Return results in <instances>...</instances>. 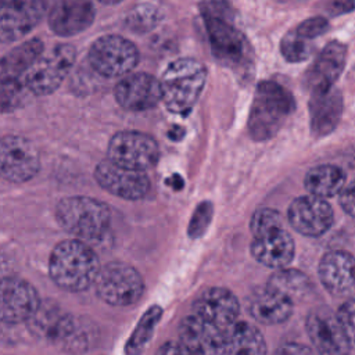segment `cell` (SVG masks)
Listing matches in <instances>:
<instances>
[{
  "mask_svg": "<svg viewBox=\"0 0 355 355\" xmlns=\"http://www.w3.org/2000/svg\"><path fill=\"white\" fill-rule=\"evenodd\" d=\"M193 312L222 330H226L237 320L240 305L230 290L209 287L197 297L193 304Z\"/></svg>",
  "mask_w": 355,
  "mask_h": 355,
  "instance_id": "ffe728a7",
  "label": "cell"
},
{
  "mask_svg": "<svg viewBox=\"0 0 355 355\" xmlns=\"http://www.w3.org/2000/svg\"><path fill=\"white\" fill-rule=\"evenodd\" d=\"M92 0H57L49 12V26L58 36H73L86 31L94 21Z\"/></svg>",
  "mask_w": 355,
  "mask_h": 355,
  "instance_id": "44dd1931",
  "label": "cell"
},
{
  "mask_svg": "<svg viewBox=\"0 0 355 355\" xmlns=\"http://www.w3.org/2000/svg\"><path fill=\"white\" fill-rule=\"evenodd\" d=\"M58 223L79 240L101 237L110 226V209L90 197H67L55 208Z\"/></svg>",
  "mask_w": 355,
  "mask_h": 355,
  "instance_id": "277c9868",
  "label": "cell"
},
{
  "mask_svg": "<svg viewBox=\"0 0 355 355\" xmlns=\"http://www.w3.org/2000/svg\"><path fill=\"white\" fill-rule=\"evenodd\" d=\"M282 226H283L282 215L272 208H259L258 211L254 212L250 220V230L252 236L276 229V227H282Z\"/></svg>",
  "mask_w": 355,
  "mask_h": 355,
  "instance_id": "836d02e7",
  "label": "cell"
},
{
  "mask_svg": "<svg viewBox=\"0 0 355 355\" xmlns=\"http://www.w3.org/2000/svg\"><path fill=\"white\" fill-rule=\"evenodd\" d=\"M179 341L191 355H225V330L197 316H186L179 326Z\"/></svg>",
  "mask_w": 355,
  "mask_h": 355,
  "instance_id": "e0dca14e",
  "label": "cell"
},
{
  "mask_svg": "<svg viewBox=\"0 0 355 355\" xmlns=\"http://www.w3.org/2000/svg\"><path fill=\"white\" fill-rule=\"evenodd\" d=\"M309 122L315 137L330 135L343 115V94L336 85L309 92Z\"/></svg>",
  "mask_w": 355,
  "mask_h": 355,
  "instance_id": "ac0fdd59",
  "label": "cell"
},
{
  "mask_svg": "<svg viewBox=\"0 0 355 355\" xmlns=\"http://www.w3.org/2000/svg\"><path fill=\"white\" fill-rule=\"evenodd\" d=\"M161 15L159 11L151 4H139L126 15L125 24L129 29L136 32H147L157 26Z\"/></svg>",
  "mask_w": 355,
  "mask_h": 355,
  "instance_id": "4dcf8cb0",
  "label": "cell"
},
{
  "mask_svg": "<svg viewBox=\"0 0 355 355\" xmlns=\"http://www.w3.org/2000/svg\"><path fill=\"white\" fill-rule=\"evenodd\" d=\"M329 28H330L329 21L324 17L316 15V17H311V18H306L302 22H300L294 31L298 35H301L302 37H305L308 40H313L318 36H322L323 33H326L329 31Z\"/></svg>",
  "mask_w": 355,
  "mask_h": 355,
  "instance_id": "e575fe53",
  "label": "cell"
},
{
  "mask_svg": "<svg viewBox=\"0 0 355 355\" xmlns=\"http://www.w3.org/2000/svg\"><path fill=\"white\" fill-rule=\"evenodd\" d=\"M39 304L37 293L28 282L18 277L0 279V322H28Z\"/></svg>",
  "mask_w": 355,
  "mask_h": 355,
  "instance_id": "9a60e30c",
  "label": "cell"
},
{
  "mask_svg": "<svg viewBox=\"0 0 355 355\" xmlns=\"http://www.w3.org/2000/svg\"><path fill=\"white\" fill-rule=\"evenodd\" d=\"M155 355H191V352L180 341H168L158 348Z\"/></svg>",
  "mask_w": 355,
  "mask_h": 355,
  "instance_id": "ab89813d",
  "label": "cell"
},
{
  "mask_svg": "<svg viewBox=\"0 0 355 355\" xmlns=\"http://www.w3.org/2000/svg\"><path fill=\"white\" fill-rule=\"evenodd\" d=\"M87 60L93 71L104 78H122L139 62V50L121 35H104L93 42Z\"/></svg>",
  "mask_w": 355,
  "mask_h": 355,
  "instance_id": "52a82bcc",
  "label": "cell"
},
{
  "mask_svg": "<svg viewBox=\"0 0 355 355\" xmlns=\"http://www.w3.org/2000/svg\"><path fill=\"white\" fill-rule=\"evenodd\" d=\"M28 323L35 334L51 341L72 343L78 333L75 320L53 304L40 302Z\"/></svg>",
  "mask_w": 355,
  "mask_h": 355,
  "instance_id": "d4e9b609",
  "label": "cell"
},
{
  "mask_svg": "<svg viewBox=\"0 0 355 355\" xmlns=\"http://www.w3.org/2000/svg\"><path fill=\"white\" fill-rule=\"evenodd\" d=\"M336 313L351 347H355V300L345 301Z\"/></svg>",
  "mask_w": 355,
  "mask_h": 355,
  "instance_id": "d590c367",
  "label": "cell"
},
{
  "mask_svg": "<svg viewBox=\"0 0 355 355\" xmlns=\"http://www.w3.org/2000/svg\"><path fill=\"white\" fill-rule=\"evenodd\" d=\"M100 3H103V4H105V6H114V4H118V3H121L122 0H98Z\"/></svg>",
  "mask_w": 355,
  "mask_h": 355,
  "instance_id": "60d3db41",
  "label": "cell"
},
{
  "mask_svg": "<svg viewBox=\"0 0 355 355\" xmlns=\"http://www.w3.org/2000/svg\"><path fill=\"white\" fill-rule=\"evenodd\" d=\"M161 312L162 311L158 306H153L151 309L147 311V313L143 316V319L137 324V329L129 341V345H128L129 354H135V355L139 354L141 348L147 344V341L151 337L153 329L161 316Z\"/></svg>",
  "mask_w": 355,
  "mask_h": 355,
  "instance_id": "1f68e13d",
  "label": "cell"
},
{
  "mask_svg": "<svg viewBox=\"0 0 355 355\" xmlns=\"http://www.w3.org/2000/svg\"><path fill=\"white\" fill-rule=\"evenodd\" d=\"M49 270L53 282L68 291H83L100 270L94 251L83 240H65L51 252Z\"/></svg>",
  "mask_w": 355,
  "mask_h": 355,
  "instance_id": "7a4b0ae2",
  "label": "cell"
},
{
  "mask_svg": "<svg viewBox=\"0 0 355 355\" xmlns=\"http://www.w3.org/2000/svg\"><path fill=\"white\" fill-rule=\"evenodd\" d=\"M26 92L29 90L21 79L0 82V112L17 110L22 104Z\"/></svg>",
  "mask_w": 355,
  "mask_h": 355,
  "instance_id": "d6a6232c",
  "label": "cell"
},
{
  "mask_svg": "<svg viewBox=\"0 0 355 355\" xmlns=\"http://www.w3.org/2000/svg\"><path fill=\"white\" fill-rule=\"evenodd\" d=\"M251 254L262 265L273 269L286 268L294 258L295 244L282 226L252 236Z\"/></svg>",
  "mask_w": 355,
  "mask_h": 355,
  "instance_id": "7402d4cb",
  "label": "cell"
},
{
  "mask_svg": "<svg viewBox=\"0 0 355 355\" xmlns=\"http://www.w3.org/2000/svg\"><path fill=\"white\" fill-rule=\"evenodd\" d=\"M320 6L327 15L337 17L351 12L355 8V0H322Z\"/></svg>",
  "mask_w": 355,
  "mask_h": 355,
  "instance_id": "8d00e7d4",
  "label": "cell"
},
{
  "mask_svg": "<svg viewBox=\"0 0 355 355\" xmlns=\"http://www.w3.org/2000/svg\"><path fill=\"white\" fill-rule=\"evenodd\" d=\"M348 57V47L340 40L329 42L305 73V86L308 90L329 87L336 85L343 73Z\"/></svg>",
  "mask_w": 355,
  "mask_h": 355,
  "instance_id": "d6986e66",
  "label": "cell"
},
{
  "mask_svg": "<svg viewBox=\"0 0 355 355\" xmlns=\"http://www.w3.org/2000/svg\"><path fill=\"white\" fill-rule=\"evenodd\" d=\"M268 286L279 290L294 302L309 291L311 282L301 270L280 268L269 277Z\"/></svg>",
  "mask_w": 355,
  "mask_h": 355,
  "instance_id": "f1b7e54d",
  "label": "cell"
},
{
  "mask_svg": "<svg viewBox=\"0 0 355 355\" xmlns=\"http://www.w3.org/2000/svg\"><path fill=\"white\" fill-rule=\"evenodd\" d=\"M202 17L215 58L237 73L248 71L252 67V49L245 36L229 19L208 14Z\"/></svg>",
  "mask_w": 355,
  "mask_h": 355,
  "instance_id": "5b68a950",
  "label": "cell"
},
{
  "mask_svg": "<svg viewBox=\"0 0 355 355\" xmlns=\"http://www.w3.org/2000/svg\"><path fill=\"white\" fill-rule=\"evenodd\" d=\"M94 178L104 190L125 200L143 198L150 190V179L144 171L125 168L108 158L96 166Z\"/></svg>",
  "mask_w": 355,
  "mask_h": 355,
  "instance_id": "4fadbf2b",
  "label": "cell"
},
{
  "mask_svg": "<svg viewBox=\"0 0 355 355\" xmlns=\"http://www.w3.org/2000/svg\"><path fill=\"white\" fill-rule=\"evenodd\" d=\"M245 306L257 322L262 324H280L291 316L294 302L279 290L266 284L252 288L245 297Z\"/></svg>",
  "mask_w": 355,
  "mask_h": 355,
  "instance_id": "603a6c76",
  "label": "cell"
},
{
  "mask_svg": "<svg viewBox=\"0 0 355 355\" xmlns=\"http://www.w3.org/2000/svg\"><path fill=\"white\" fill-rule=\"evenodd\" d=\"M47 0H11L0 6V42L12 43L28 35L44 17Z\"/></svg>",
  "mask_w": 355,
  "mask_h": 355,
  "instance_id": "7c38bea8",
  "label": "cell"
},
{
  "mask_svg": "<svg viewBox=\"0 0 355 355\" xmlns=\"http://www.w3.org/2000/svg\"><path fill=\"white\" fill-rule=\"evenodd\" d=\"M207 82V68L196 58L172 61L159 80L165 107L173 114H187L196 105Z\"/></svg>",
  "mask_w": 355,
  "mask_h": 355,
  "instance_id": "3957f363",
  "label": "cell"
},
{
  "mask_svg": "<svg viewBox=\"0 0 355 355\" xmlns=\"http://www.w3.org/2000/svg\"><path fill=\"white\" fill-rule=\"evenodd\" d=\"M225 355H266V343L262 333L252 324L236 320L225 330Z\"/></svg>",
  "mask_w": 355,
  "mask_h": 355,
  "instance_id": "484cf974",
  "label": "cell"
},
{
  "mask_svg": "<svg viewBox=\"0 0 355 355\" xmlns=\"http://www.w3.org/2000/svg\"><path fill=\"white\" fill-rule=\"evenodd\" d=\"M287 219L298 233L316 237L331 227L334 212L324 198L306 194L291 201L287 209Z\"/></svg>",
  "mask_w": 355,
  "mask_h": 355,
  "instance_id": "5bb4252c",
  "label": "cell"
},
{
  "mask_svg": "<svg viewBox=\"0 0 355 355\" xmlns=\"http://www.w3.org/2000/svg\"><path fill=\"white\" fill-rule=\"evenodd\" d=\"M295 110L294 96L275 80L257 85L248 115V132L254 140L273 137Z\"/></svg>",
  "mask_w": 355,
  "mask_h": 355,
  "instance_id": "6da1fadb",
  "label": "cell"
},
{
  "mask_svg": "<svg viewBox=\"0 0 355 355\" xmlns=\"http://www.w3.org/2000/svg\"><path fill=\"white\" fill-rule=\"evenodd\" d=\"M280 51L288 62H302L313 53V43L298 35L295 31L288 32L280 42Z\"/></svg>",
  "mask_w": 355,
  "mask_h": 355,
  "instance_id": "f546056e",
  "label": "cell"
},
{
  "mask_svg": "<svg viewBox=\"0 0 355 355\" xmlns=\"http://www.w3.org/2000/svg\"><path fill=\"white\" fill-rule=\"evenodd\" d=\"M40 166L39 153L26 137L8 135L0 139V176L10 182L33 178Z\"/></svg>",
  "mask_w": 355,
  "mask_h": 355,
  "instance_id": "8fae6325",
  "label": "cell"
},
{
  "mask_svg": "<svg viewBox=\"0 0 355 355\" xmlns=\"http://www.w3.org/2000/svg\"><path fill=\"white\" fill-rule=\"evenodd\" d=\"M43 50V42L39 39L26 40L10 50L0 58V82L21 79Z\"/></svg>",
  "mask_w": 355,
  "mask_h": 355,
  "instance_id": "4316f807",
  "label": "cell"
},
{
  "mask_svg": "<svg viewBox=\"0 0 355 355\" xmlns=\"http://www.w3.org/2000/svg\"><path fill=\"white\" fill-rule=\"evenodd\" d=\"M280 3H291V4H298V3H304L306 0H277Z\"/></svg>",
  "mask_w": 355,
  "mask_h": 355,
  "instance_id": "b9f144b4",
  "label": "cell"
},
{
  "mask_svg": "<svg viewBox=\"0 0 355 355\" xmlns=\"http://www.w3.org/2000/svg\"><path fill=\"white\" fill-rule=\"evenodd\" d=\"M94 283L98 297L114 306L133 305L144 290L141 275L123 262H111L101 268Z\"/></svg>",
  "mask_w": 355,
  "mask_h": 355,
  "instance_id": "ba28073f",
  "label": "cell"
},
{
  "mask_svg": "<svg viewBox=\"0 0 355 355\" xmlns=\"http://www.w3.org/2000/svg\"><path fill=\"white\" fill-rule=\"evenodd\" d=\"M273 355H315L312 349L298 343H286L280 345Z\"/></svg>",
  "mask_w": 355,
  "mask_h": 355,
  "instance_id": "f35d334b",
  "label": "cell"
},
{
  "mask_svg": "<svg viewBox=\"0 0 355 355\" xmlns=\"http://www.w3.org/2000/svg\"><path fill=\"white\" fill-rule=\"evenodd\" d=\"M159 148L157 141L143 132L122 130L108 143V159L125 168L147 171L157 164Z\"/></svg>",
  "mask_w": 355,
  "mask_h": 355,
  "instance_id": "9c48e42d",
  "label": "cell"
},
{
  "mask_svg": "<svg viewBox=\"0 0 355 355\" xmlns=\"http://www.w3.org/2000/svg\"><path fill=\"white\" fill-rule=\"evenodd\" d=\"M115 100L128 111H146L162 100L159 80L146 72L128 73L116 83Z\"/></svg>",
  "mask_w": 355,
  "mask_h": 355,
  "instance_id": "2e32d148",
  "label": "cell"
},
{
  "mask_svg": "<svg viewBox=\"0 0 355 355\" xmlns=\"http://www.w3.org/2000/svg\"><path fill=\"white\" fill-rule=\"evenodd\" d=\"M319 279L323 287L334 295H341L355 287V258L341 250L323 255L319 262Z\"/></svg>",
  "mask_w": 355,
  "mask_h": 355,
  "instance_id": "cb8c5ba5",
  "label": "cell"
},
{
  "mask_svg": "<svg viewBox=\"0 0 355 355\" xmlns=\"http://www.w3.org/2000/svg\"><path fill=\"white\" fill-rule=\"evenodd\" d=\"M76 58L75 47L71 44H57L35 60L21 80L26 89L36 96H46L55 92L69 71Z\"/></svg>",
  "mask_w": 355,
  "mask_h": 355,
  "instance_id": "8992f818",
  "label": "cell"
},
{
  "mask_svg": "<svg viewBox=\"0 0 355 355\" xmlns=\"http://www.w3.org/2000/svg\"><path fill=\"white\" fill-rule=\"evenodd\" d=\"M340 205L349 216L355 218V179L340 191Z\"/></svg>",
  "mask_w": 355,
  "mask_h": 355,
  "instance_id": "74e56055",
  "label": "cell"
},
{
  "mask_svg": "<svg viewBox=\"0 0 355 355\" xmlns=\"http://www.w3.org/2000/svg\"><path fill=\"white\" fill-rule=\"evenodd\" d=\"M304 184L309 194L327 200L340 194L345 186V173L336 165H318L306 172Z\"/></svg>",
  "mask_w": 355,
  "mask_h": 355,
  "instance_id": "83f0119b",
  "label": "cell"
},
{
  "mask_svg": "<svg viewBox=\"0 0 355 355\" xmlns=\"http://www.w3.org/2000/svg\"><path fill=\"white\" fill-rule=\"evenodd\" d=\"M309 340L319 355H349L351 344L336 312L326 306L312 309L305 322Z\"/></svg>",
  "mask_w": 355,
  "mask_h": 355,
  "instance_id": "30bf717a",
  "label": "cell"
}]
</instances>
